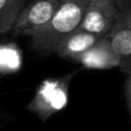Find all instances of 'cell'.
<instances>
[{
  "instance_id": "cell-1",
  "label": "cell",
  "mask_w": 131,
  "mask_h": 131,
  "mask_svg": "<svg viewBox=\"0 0 131 131\" xmlns=\"http://www.w3.org/2000/svg\"><path fill=\"white\" fill-rule=\"evenodd\" d=\"M90 1L61 0L52 18L28 35L31 38L32 48L43 54L55 53L60 41L79 27Z\"/></svg>"
},
{
  "instance_id": "cell-2",
  "label": "cell",
  "mask_w": 131,
  "mask_h": 131,
  "mask_svg": "<svg viewBox=\"0 0 131 131\" xmlns=\"http://www.w3.org/2000/svg\"><path fill=\"white\" fill-rule=\"evenodd\" d=\"M78 70H72L59 78H47L38 86L27 109L46 122L52 115L62 111L69 100V89Z\"/></svg>"
},
{
  "instance_id": "cell-3",
  "label": "cell",
  "mask_w": 131,
  "mask_h": 131,
  "mask_svg": "<svg viewBox=\"0 0 131 131\" xmlns=\"http://www.w3.org/2000/svg\"><path fill=\"white\" fill-rule=\"evenodd\" d=\"M117 15L116 0H91L78 29L105 36L116 24Z\"/></svg>"
},
{
  "instance_id": "cell-4",
  "label": "cell",
  "mask_w": 131,
  "mask_h": 131,
  "mask_svg": "<svg viewBox=\"0 0 131 131\" xmlns=\"http://www.w3.org/2000/svg\"><path fill=\"white\" fill-rule=\"evenodd\" d=\"M60 4L61 0H27L24 8L12 30L13 35L28 36L35 29L46 24L54 15Z\"/></svg>"
},
{
  "instance_id": "cell-5",
  "label": "cell",
  "mask_w": 131,
  "mask_h": 131,
  "mask_svg": "<svg viewBox=\"0 0 131 131\" xmlns=\"http://www.w3.org/2000/svg\"><path fill=\"white\" fill-rule=\"evenodd\" d=\"M76 62L86 69H113L121 67V59L112 46L107 35L77 58Z\"/></svg>"
},
{
  "instance_id": "cell-6",
  "label": "cell",
  "mask_w": 131,
  "mask_h": 131,
  "mask_svg": "<svg viewBox=\"0 0 131 131\" xmlns=\"http://www.w3.org/2000/svg\"><path fill=\"white\" fill-rule=\"evenodd\" d=\"M101 37L102 36L77 28L75 31L70 32L60 41L55 53L62 59H70L76 61L77 58L94 45Z\"/></svg>"
},
{
  "instance_id": "cell-7",
  "label": "cell",
  "mask_w": 131,
  "mask_h": 131,
  "mask_svg": "<svg viewBox=\"0 0 131 131\" xmlns=\"http://www.w3.org/2000/svg\"><path fill=\"white\" fill-rule=\"evenodd\" d=\"M107 36L121 59V70L125 74H131V29L116 23Z\"/></svg>"
},
{
  "instance_id": "cell-8",
  "label": "cell",
  "mask_w": 131,
  "mask_h": 131,
  "mask_svg": "<svg viewBox=\"0 0 131 131\" xmlns=\"http://www.w3.org/2000/svg\"><path fill=\"white\" fill-rule=\"evenodd\" d=\"M27 0H0V35L12 31Z\"/></svg>"
},
{
  "instance_id": "cell-9",
  "label": "cell",
  "mask_w": 131,
  "mask_h": 131,
  "mask_svg": "<svg viewBox=\"0 0 131 131\" xmlns=\"http://www.w3.org/2000/svg\"><path fill=\"white\" fill-rule=\"evenodd\" d=\"M22 67V52L13 43L0 44V75L13 74Z\"/></svg>"
},
{
  "instance_id": "cell-10",
  "label": "cell",
  "mask_w": 131,
  "mask_h": 131,
  "mask_svg": "<svg viewBox=\"0 0 131 131\" xmlns=\"http://www.w3.org/2000/svg\"><path fill=\"white\" fill-rule=\"evenodd\" d=\"M116 23L131 29V4L121 7L118 9V15H117Z\"/></svg>"
},
{
  "instance_id": "cell-11",
  "label": "cell",
  "mask_w": 131,
  "mask_h": 131,
  "mask_svg": "<svg viewBox=\"0 0 131 131\" xmlns=\"http://www.w3.org/2000/svg\"><path fill=\"white\" fill-rule=\"evenodd\" d=\"M124 92H125V100H127L128 109L129 113L131 112V74H127V79L124 83Z\"/></svg>"
},
{
  "instance_id": "cell-12",
  "label": "cell",
  "mask_w": 131,
  "mask_h": 131,
  "mask_svg": "<svg viewBox=\"0 0 131 131\" xmlns=\"http://www.w3.org/2000/svg\"><path fill=\"white\" fill-rule=\"evenodd\" d=\"M12 122V115L0 108V128Z\"/></svg>"
},
{
  "instance_id": "cell-13",
  "label": "cell",
  "mask_w": 131,
  "mask_h": 131,
  "mask_svg": "<svg viewBox=\"0 0 131 131\" xmlns=\"http://www.w3.org/2000/svg\"><path fill=\"white\" fill-rule=\"evenodd\" d=\"M130 1H131V0H116V4H117L118 9H120L121 7H123V6H127V5H129V4H130Z\"/></svg>"
},
{
  "instance_id": "cell-14",
  "label": "cell",
  "mask_w": 131,
  "mask_h": 131,
  "mask_svg": "<svg viewBox=\"0 0 131 131\" xmlns=\"http://www.w3.org/2000/svg\"><path fill=\"white\" fill-rule=\"evenodd\" d=\"M129 114H130V116H131V112H130V113H129Z\"/></svg>"
}]
</instances>
